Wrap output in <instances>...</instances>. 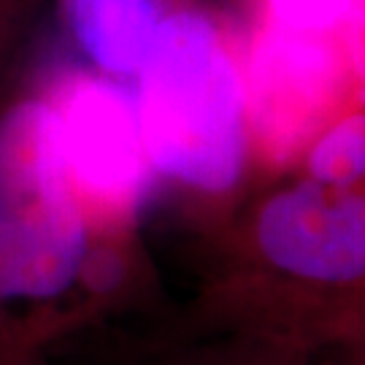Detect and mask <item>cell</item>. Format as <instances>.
Returning a JSON list of instances; mask_svg holds the SVG:
<instances>
[{
    "label": "cell",
    "mask_w": 365,
    "mask_h": 365,
    "mask_svg": "<svg viewBox=\"0 0 365 365\" xmlns=\"http://www.w3.org/2000/svg\"><path fill=\"white\" fill-rule=\"evenodd\" d=\"M363 0H260V25L306 36H339Z\"/></svg>",
    "instance_id": "cell-8"
},
{
    "label": "cell",
    "mask_w": 365,
    "mask_h": 365,
    "mask_svg": "<svg viewBox=\"0 0 365 365\" xmlns=\"http://www.w3.org/2000/svg\"><path fill=\"white\" fill-rule=\"evenodd\" d=\"M19 9V0H0V46H3V41H6V33H9V27H11V19L14 14Z\"/></svg>",
    "instance_id": "cell-11"
},
{
    "label": "cell",
    "mask_w": 365,
    "mask_h": 365,
    "mask_svg": "<svg viewBox=\"0 0 365 365\" xmlns=\"http://www.w3.org/2000/svg\"><path fill=\"white\" fill-rule=\"evenodd\" d=\"M312 346L295 339L257 330V327L230 325V336L203 346L176 349L146 365H314Z\"/></svg>",
    "instance_id": "cell-6"
},
{
    "label": "cell",
    "mask_w": 365,
    "mask_h": 365,
    "mask_svg": "<svg viewBox=\"0 0 365 365\" xmlns=\"http://www.w3.org/2000/svg\"><path fill=\"white\" fill-rule=\"evenodd\" d=\"M68 176L92 227L135 220L155 184L130 84L98 71H68L46 92Z\"/></svg>",
    "instance_id": "cell-4"
},
{
    "label": "cell",
    "mask_w": 365,
    "mask_h": 365,
    "mask_svg": "<svg viewBox=\"0 0 365 365\" xmlns=\"http://www.w3.org/2000/svg\"><path fill=\"white\" fill-rule=\"evenodd\" d=\"M92 225L68 176L46 95L0 114V306L52 303L78 284Z\"/></svg>",
    "instance_id": "cell-2"
},
{
    "label": "cell",
    "mask_w": 365,
    "mask_h": 365,
    "mask_svg": "<svg viewBox=\"0 0 365 365\" xmlns=\"http://www.w3.org/2000/svg\"><path fill=\"white\" fill-rule=\"evenodd\" d=\"M322 352L336 354V357H339V365H365V339L346 341V344L330 346V349H322Z\"/></svg>",
    "instance_id": "cell-10"
},
{
    "label": "cell",
    "mask_w": 365,
    "mask_h": 365,
    "mask_svg": "<svg viewBox=\"0 0 365 365\" xmlns=\"http://www.w3.org/2000/svg\"><path fill=\"white\" fill-rule=\"evenodd\" d=\"M138 130L157 179L225 197L249 155L241 49L217 16L176 6L130 81Z\"/></svg>",
    "instance_id": "cell-1"
},
{
    "label": "cell",
    "mask_w": 365,
    "mask_h": 365,
    "mask_svg": "<svg viewBox=\"0 0 365 365\" xmlns=\"http://www.w3.org/2000/svg\"><path fill=\"white\" fill-rule=\"evenodd\" d=\"M249 155L271 168L298 165L333 119L357 106L336 36L255 27L241 49Z\"/></svg>",
    "instance_id": "cell-3"
},
{
    "label": "cell",
    "mask_w": 365,
    "mask_h": 365,
    "mask_svg": "<svg viewBox=\"0 0 365 365\" xmlns=\"http://www.w3.org/2000/svg\"><path fill=\"white\" fill-rule=\"evenodd\" d=\"M298 165L330 187H365V106H354L314 138Z\"/></svg>",
    "instance_id": "cell-7"
},
{
    "label": "cell",
    "mask_w": 365,
    "mask_h": 365,
    "mask_svg": "<svg viewBox=\"0 0 365 365\" xmlns=\"http://www.w3.org/2000/svg\"><path fill=\"white\" fill-rule=\"evenodd\" d=\"M339 46L346 71L352 76L357 106H365V0L349 14V19L339 30Z\"/></svg>",
    "instance_id": "cell-9"
},
{
    "label": "cell",
    "mask_w": 365,
    "mask_h": 365,
    "mask_svg": "<svg viewBox=\"0 0 365 365\" xmlns=\"http://www.w3.org/2000/svg\"><path fill=\"white\" fill-rule=\"evenodd\" d=\"M170 0H63V19L92 71L130 84Z\"/></svg>",
    "instance_id": "cell-5"
}]
</instances>
